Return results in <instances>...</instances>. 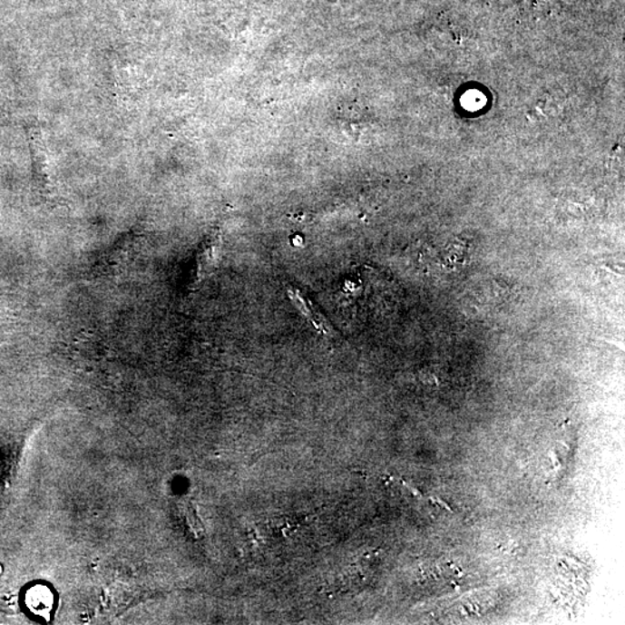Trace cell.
Masks as SVG:
<instances>
[{"label": "cell", "mask_w": 625, "mask_h": 625, "mask_svg": "<svg viewBox=\"0 0 625 625\" xmlns=\"http://www.w3.org/2000/svg\"><path fill=\"white\" fill-rule=\"evenodd\" d=\"M29 611L37 618L49 620L54 608V594L48 586L35 585L29 589L24 597Z\"/></svg>", "instance_id": "6da1fadb"}, {"label": "cell", "mask_w": 625, "mask_h": 625, "mask_svg": "<svg viewBox=\"0 0 625 625\" xmlns=\"http://www.w3.org/2000/svg\"><path fill=\"white\" fill-rule=\"evenodd\" d=\"M217 249L218 246H207L205 249L200 251V254L199 256V263H197V267H199V274L197 276H202L205 274V272L210 271V266H212L213 261L216 259V253H217Z\"/></svg>", "instance_id": "7a4b0ae2"}]
</instances>
